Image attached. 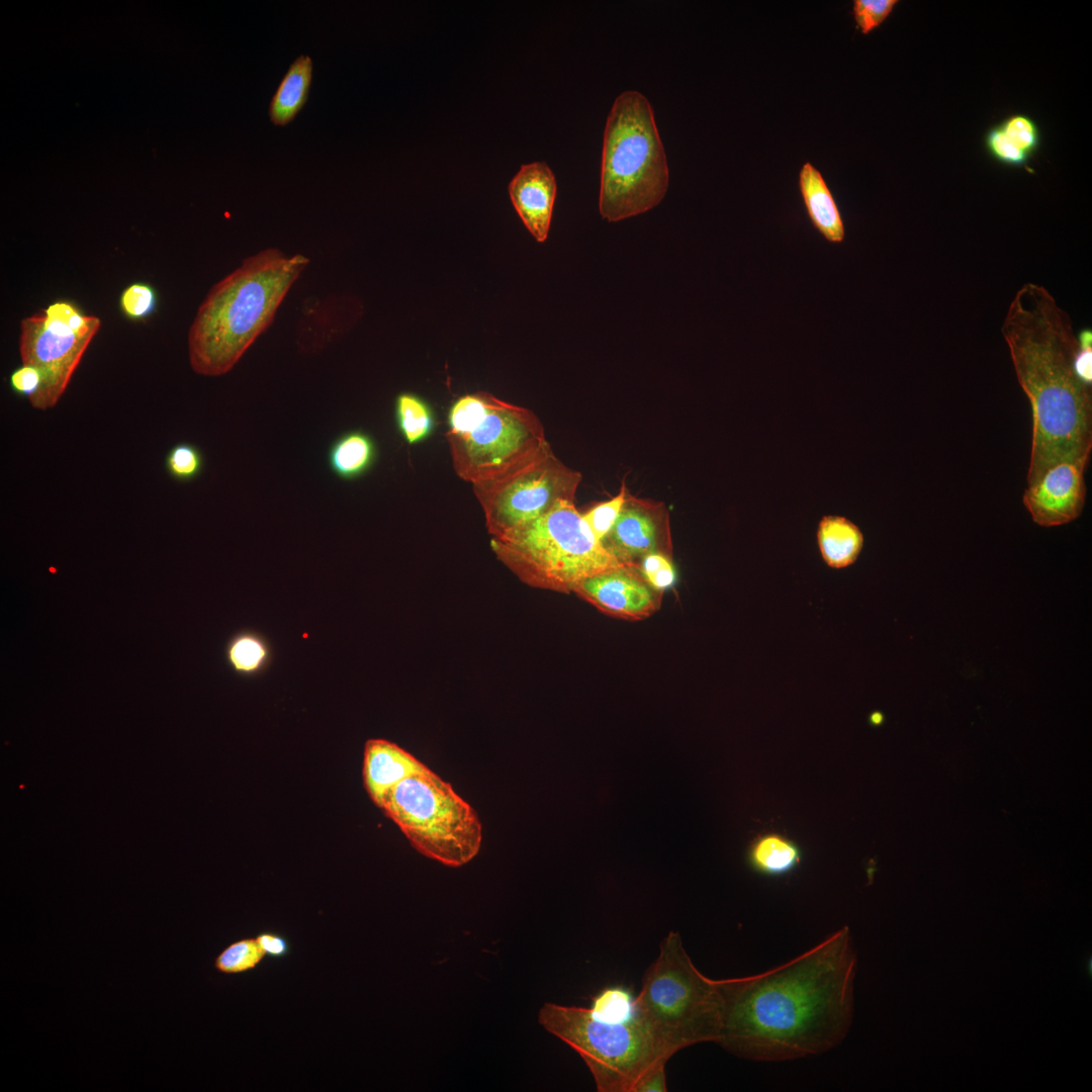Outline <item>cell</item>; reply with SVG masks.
Masks as SVG:
<instances>
[{
  "label": "cell",
  "instance_id": "obj_1",
  "mask_svg": "<svg viewBox=\"0 0 1092 1092\" xmlns=\"http://www.w3.org/2000/svg\"><path fill=\"white\" fill-rule=\"evenodd\" d=\"M856 954L847 926L761 974L716 980L718 1043L747 1060L780 1062L824 1054L845 1038L853 1016Z\"/></svg>",
  "mask_w": 1092,
  "mask_h": 1092
},
{
  "label": "cell",
  "instance_id": "obj_2",
  "mask_svg": "<svg viewBox=\"0 0 1092 1092\" xmlns=\"http://www.w3.org/2000/svg\"><path fill=\"white\" fill-rule=\"evenodd\" d=\"M1001 332L1032 411L1027 485L1058 463L1088 464L1092 392L1074 369L1079 343L1070 316L1045 287L1025 283L1010 302Z\"/></svg>",
  "mask_w": 1092,
  "mask_h": 1092
},
{
  "label": "cell",
  "instance_id": "obj_3",
  "mask_svg": "<svg viewBox=\"0 0 1092 1092\" xmlns=\"http://www.w3.org/2000/svg\"><path fill=\"white\" fill-rule=\"evenodd\" d=\"M300 254L269 248L250 256L208 291L188 333L192 370L202 376L231 371L273 322L308 265Z\"/></svg>",
  "mask_w": 1092,
  "mask_h": 1092
},
{
  "label": "cell",
  "instance_id": "obj_4",
  "mask_svg": "<svg viewBox=\"0 0 1092 1092\" xmlns=\"http://www.w3.org/2000/svg\"><path fill=\"white\" fill-rule=\"evenodd\" d=\"M669 171L652 106L628 90L607 117L602 153L599 210L609 222L644 213L665 196Z\"/></svg>",
  "mask_w": 1092,
  "mask_h": 1092
},
{
  "label": "cell",
  "instance_id": "obj_5",
  "mask_svg": "<svg viewBox=\"0 0 1092 1092\" xmlns=\"http://www.w3.org/2000/svg\"><path fill=\"white\" fill-rule=\"evenodd\" d=\"M636 1016L671 1058L701 1042H716L721 997L716 980L703 975L688 954L679 932H668L645 970L635 998Z\"/></svg>",
  "mask_w": 1092,
  "mask_h": 1092
},
{
  "label": "cell",
  "instance_id": "obj_6",
  "mask_svg": "<svg viewBox=\"0 0 1092 1092\" xmlns=\"http://www.w3.org/2000/svg\"><path fill=\"white\" fill-rule=\"evenodd\" d=\"M446 439L454 471L472 486L503 477L549 444L532 411L486 391L465 394L452 404Z\"/></svg>",
  "mask_w": 1092,
  "mask_h": 1092
},
{
  "label": "cell",
  "instance_id": "obj_7",
  "mask_svg": "<svg viewBox=\"0 0 1092 1092\" xmlns=\"http://www.w3.org/2000/svg\"><path fill=\"white\" fill-rule=\"evenodd\" d=\"M490 546L523 582L555 592H573L584 578L619 565L570 499L508 536L491 538Z\"/></svg>",
  "mask_w": 1092,
  "mask_h": 1092
},
{
  "label": "cell",
  "instance_id": "obj_8",
  "mask_svg": "<svg viewBox=\"0 0 1092 1092\" xmlns=\"http://www.w3.org/2000/svg\"><path fill=\"white\" fill-rule=\"evenodd\" d=\"M538 1020L580 1056L599 1092H634L647 1074L670 1059L637 1016L606 1022L589 1008L547 1002Z\"/></svg>",
  "mask_w": 1092,
  "mask_h": 1092
},
{
  "label": "cell",
  "instance_id": "obj_9",
  "mask_svg": "<svg viewBox=\"0 0 1092 1092\" xmlns=\"http://www.w3.org/2000/svg\"><path fill=\"white\" fill-rule=\"evenodd\" d=\"M379 808L420 853L443 864L461 867L480 849L476 812L430 768L395 785Z\"/></svg>",
  "mask_w": 1092,
  "mask_h": 1092
},
{
  "label": "cell",
  "instance_id": "obj_10",
  "mask_svg": "<svg viewBox=\"0 0 1092 1092\" xmlns=\"http://www.w3.org/2000/svg\"><path fill=\"white\" fill-rule=\"evenodd\" d=\"M101 327L98 316L69 300H57L20 322L21 364L38 369L41 385L28 400L37 411L57 405Z\"/></svg>",
  "mask_w": 1092,
  "mask_h": 1092
},
{
  "label": "cell",
  "instance_id": "obj_11",
  "mask_svg": "<svg viewBox=\"0 0 1092 1092\" xmlns=\"http://www.w3.org/2000/svg\"><path fill=\"white\" fill-rule=\"evenodd\" d=\"M581 474L557 458L548 444L537 455L495 480L473 485L491 538H503L550 511L575 500Z\"/></svg>",
  "mask_w": 1092,
  "mask_h": 1092
},
{
  "label": "cell",
  "instance_id": "obj_12",
  "mask_svg": "<svg viewBox=\"0 0 1092 1092\" xmlns=\"http://www.w3.org/2000/svg\"><path fill=\"white\" fill-rule=\"evenodd\" d=\"M601 543L623 565L638 567L645 556L653 553L672 558L670 519L666 506L662 502L627 492L614 525Z\"/></svg>",
  "mask_w": 1092,
  "mask_h": 1092
},
{
  "label": "cell",
  "instance_id": "obj_13",
  "mask_svg": "<svg viewBox=\"0 0 1092 1092\" xmlns=\"http://www.w3.org/2000/svg\"><path fill=\"white\" fill-rule=\"evenodd\" d=\"M599 611L639 621L659 610L663 592L652 587L635 566L619 564L584 578L573 590Z\"/></svg>",
  "mask_w": 1092,
  "mask_h": 1092
},
{
  "label": "cell",
  "instance_id": "obj_14",
  "mask_svg": "<svg viewBox=\"0 0 1092 1092\" xmlns=\"http://www.w3.org/2000/svg\"><path fill=\"white\" fill-rule=\"evenodd\" d=\"M1087 466L1081 462H1061L1027 485L1023 504L1037 525L1060 526L1081 515L1086 500Z\"/></svg>",
  "mask_w": 1092,
  "mask_h": 1092
},
{
  "label": "cell",
  "instance_id": "obj_15",
  "mask_svg": "<svg viewBox=\"0 0 1092 1092\" xmlns=\"http://www.w3.org/2000/svg\"><path fill=\"white\" fill-rule=\"evenodd\" d=\"M557 186L545 162L522 165L509 184V194L523 223L539 243L546 241Z\"/></svg>",
  "mask_w": 1092,
  "mask_h": 1092
},
{
  "label": "cell",
  "instance_id": "obj_16",
  "mask_svg": "<svg viewBox=\"0 0 1092 1092\" xmlns=\"http://www.w3.org/2000/svg\"><path fill=\"white\" fill-rule=\"evenodd\" d=\"M427 768L414 755L390 741L370 739L365 744L363 781L377 807L395 785Z\"/></svg>",
  "mask_w": 1092,
  "mask_h": 1092
},
{
  "label": "cell",
  "instance_id": "obj_17",
  "mask_svg": "<svg viewBox=\"0 0 1092 1092\" xmlns=\"http://www.w3.org/2000/svg\"><path fill=\"white\" fill-rule=\"evenodd\" d=\"M799 191L813 228L829 243L841 244L844 222L821 172L811 163L803 164L798 178Z\"/></svg>",
  "mask_w": 1092,
  "mask_h": 1092
},
{
  "label": "cell",
  "instance_id": "obj_18",
  "mask_svg": "<svg viewBox=\"0 0 1092 1092\" xmlns=\"http://www.w3.org/2000/svg\"><path fill=\"white\" fill-rule=\"evenodd\" d=\"M312 60L300 55L282 77L269 104L268 114L274 125L290 123L306 104L312 81Z\"/></svg>",
  "mask_w": 1092,
  "mask_h": 1092
},
{
  "label": "cell",
  "instance_id": "obj_19",
  "mask_svg": "<svg viewBox=\"0 0 1092 1092\" xmlns=\"http://www.w3.org/2000/svg\"><path fill=\"white\" fill-rule=\"evenodd\" d=\"M377 447L374 439L361 430L341 434L330 445L327 463L339 478L353 480L364 475L375 463Z\"/></svg>",
  "mask_w": 1092,
  "mask_h": 1092
},
{
  "label": "cell",
  "instance_id": "obj_20",
  "mask_svg": "<svg viewBox=\"0 0 1092 1092\" xmlns=\"http://www.w3.org/2000/svg\"><path fill=\"white\" fill-rule=\"evenodd\" d=\"M817 542L825 563L833 568H843L858 557L863 536L858 527L840 516H825L817 529Z\"/></svg>",
  "mask_w": 1092,
  "mask_h": 1092
},
{
  "label": "cell",
  "instance_id": "obj_21",
  "mask_svg": "<svg viewBox=\"0 0 1092 1092\" xmlns=\"http://www.w3.org/2000/svg\"><path fill=\"white\" fill-rule=\"evenodd\" d=\"M800 861L799 847L778 834L760 837L748 853V862L752 870L768 877L788 875L799 866Z\"/></svg>",
  "mask_w": 1092,
  "mask_h": 1092
},
{
  "label": "cell",
  "instance_id": "obj_22",
  "mask_svg": "<svg viewBox=\"0 0 1092 1092\" xmlns=\"http://www.w3.org/2000/svg\"><path fill=\"white\" fill-rule=\"evenodd\" d=\"M394 416L400 434L410 445L429 437L435 426L430 405L412 392H401L396 396Z\"/></svg>",
  "mask_w": 1092,
  "mask_h": 1092
},
{
  "label": "cell",
  "instance_id": "obj_23",
  "mask_svg": "<svg viewBox=\"0 0 1092 1092\" xmlns=\"http://www.w3.org/2000/svg\"><path fill=\"white\" fill-rule=\"evenodd\" d=\"M225 654L235 671L248 675L263 670L270 658L266 641L258 634L247 631L230 640Z\"/></svg>",
  "mask_w": 1092,
  "mask_h": 1092
},
{
  "label": "cell",
  "instance_id": "obj_24",
  "mask_svg": "<svg viewBox=\"0 0 1092 1092\" xmlns=\"http://www.w3.org/2000/svg\"><path fill=\"white\" fill-rule=\"evenodd\" d=\"M635 998L632 991L625 986H608L592 998L588 1008L599 1020L626 1022L636 1016Z\"/></svg>",
  "mask_w": 1092,
  "mask_h": 1092
},
{
  "label": "cell",
  "instance_id": "obj_25",
  "mask_svg": "<svg viewBox=\"0 0 1092 1092\" xmlns=\"http://www.w3.org/2000/svg\"><path fill=\"white\" fill-rule=\"evenodd\" d=\"M265 954L256 937H244L225 946L214 959V969L223 975H241L255 970Z\"/></svg>",
  "mask_w": 1092,
  "mask_h": 1092
},
{
  "label": "cell",
  "instance_id": "obj_26",
  "mask_svg": "<svg viewBox=\"0 0 1092 1092\" xmlns=\"http://www.w3.org/2000/svg\"><path fill=\"white\" fill-rule=\"evenodd\" d=\"M203 467L204 457L201 450L188 442L173 445L165 457V469L177 481L188 482L197 478Z\"/></svg>",
  "mask_w": 1092,
  "mask_h": 1092
},
{
  "label": "cell",
  "instance_id": "obj_27",
  "mask_svg": "<svg viewBox=\"0 0 1092 1092\" xmlns=\"http://www.w3.org/2000/svg\"><path fill=\"white\" fill-rule=\"evenodd\" d=\"M157 306V292L152 285L145 282L129 284L119 296V307L130 321L147 320L156 311Z\"/></svg>",
  "mask_w": 1092,
  "mask_h": 1092
},
{
  "label": "cell",
  "instance_id": "obj_28",
  "mask_svg": "<svg viewBox=\"0 0 1092 1092\" xmlns=\"http://www.w3.org/2000/svg\"><path fill=\"white\" fill-rule=\"evenodd\" d=\"M999 126L1005 135L1027 156L1030 157L1038 148L1039 129L1031 117L1014 114L1005 118Z\"/></svg>",
  "mask_w": 1092,
  "mask_h": 1092
},
{
  "label": "cell",
  "instance_id": "obj_29",
  "mask_svg": "<svg viewBox=\"0 0 1092 1092\" xmlns=\"http://www.w3.org/2000/svg\"><path fill=\"white\" fill-rule=\"evenodd\" d=\"M623 482L619 493L609 500L600 503L582 514L594 535L601 541L614 525L627 495Z\"/></svg>",
  "mask_w": 1092,
  "mask_h": 1092
},
{
  "label": "cell",
  "instance_id": "obj_30",
  "mask_svg": "<svg viewBox=\"0 0 1092 1092\" xmlns=\"http://www.w3.org/2000/svg\"><path fill=\"white\" fill-rule=\"evenodd\" d=\"M897 3V0H854L852 13L856 26L861 33H870L886 20Z\"/></svg>",
  "mask_w": 1092,
  "mask_h": 1092
},
{
  "label": "cell",
  "instance_id": "obj_31",
  "mask_svg": "<svg viewBox=\"0 0 1092 1092\" xmlns=\"http://www.w3.org/2000/svg\"><path fill=\"white\" fill-rule=\"evenodd\" d=\"M985 146L993 159L1007 166H1024L1029 158L1005 135L999 124L989 129Z\"/></svg>",
  "mask_w": 1092,
  "mask_h": 1092
},
{
  "label": "cell",
  "instance_id": "obj_32",
  "mask_svg": "<svg viewBox=\"0 0 1092 1092\" xmlns=\"http://www.w3.org/2000/svg\"><path fill=\"white\" fill-rule=\"evenodd\" d=\"M646 581L655 589L663 592L675 581L672 558L653 553L645 556L637 567Z\"/></svg>",
  "mask_w": 1092,
  "mask_h": 1092
},
{
  "label": "cell",
  "instance_id": "obj_33",
  "mask_svg": "<svg viewBox=\"0 0 1092 1092\" xmlns=\"http://www.w3.org/2000/svg\"><path fill=\"white\" fill-rule=\"evenodd\" d=\"M9 385L15 394L30 400L40 388V372L33 366L21 364L10 374Z\"/></svg>",
  "mask_w": 1092,
  "mask_h": 1092
},
{
  "label": "cell",
  "instance_id": "obj_34",
  "mask_svg": "<svg viewBox=\"0 0 1092 1092\" xmlns=\"http://www.w3.org/2000/svg\"><path fill=\"white\" fill-rule=\"evenodd\" d=\"M256 940L265 957L274 960H282L290 952V943L281 933L275 931H262L256 936Z\"/></svg>",
  "mask_w": 1092,
  "mask_h": 1092
},
{
  "label": "cell",
  "instance_id": "obj_35",
  "mask_svg": "<svg viewBox=\"0 0 1092 1092\" xmlns=\"http://www.w3.org/2000/svg\"><path fill=\"white\" fill-rule=\"evenodd\" d=\"M665 1065H660L647 1074L635 1087L634 1092H666Z\"/></svg>",
  "mask_w": 1092,
  "mask_h": 1092
},
{
  "label": "cell",
  "instance_id": "obj_36",
  "mask_svg": "<svg viewBox=\"0 0 1092 1092\" xmlns=\"http://www.w3.org/2000/svg\"><path fill=\"white\" fill-rule=\"evenodd\" d=\"M1091 357V345L1079 344L1074 358V369L1078 377L1088 385L1092 382Z\"/></svg>",
  "mask_w": 1092,
  "mask_h": 1092
},
{
  "label": "cell",
  "instance_id": "obj_37",
  "mask_svg": "<svg viewBox=\"0 0 1092 1092\" xmlns=\"http://www.w3.org/2000/svg\"><path fill=\"white\" fill-rule=\"evenodd\" d=\"M1086 970H1087V973L1089 974V976H1091V972H1092V960H1091V958H1089L1087 960Z\"/></svg>",
  "mask_w": 1092,
  "mask_h": 1092
}]
</instances>
